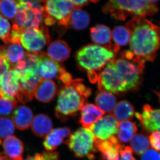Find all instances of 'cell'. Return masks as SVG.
<instances>
[{
  "mask_svg": "<svg viewBox=\"0 0 160 160\" xmlns=\"http://www.w3.org/2000/svg\"><path fill=\"white\" fill-rule=\"evenodd\" d=\"M126 27L130 33V51L144 62H153L159 48V27L141 16H133Z\"/></svg>",
  "mask_w": 160,
  "mask_h": 160,
  "instance_id": "cell-1",
  "label": "cell"
},
{
  "mask_svg": "<svg viewBox=\"0 0 160 160\" xmlns=\"http://www.w3.org/2000/svg\"><path fill=\"white\" fill-rule=\"evenodd\" d=\"M91 93V90L83 84L82 79L72 80L59 92L56 115L62 121L74 115L86 103Z\"/></svg>",
  "mask_w": 160,
  "mask_h": 160,
  "instance_id": "cell-2",
  "label": "cell"
},
{
  "mask_svg": "<svg viewBox=\"0 0 160 160\" xmlns=\"http://www.w3.org/2000/svg\"><path fill=\"white\" fill-rule=\"evenodd\" d=\"M115 55L113 51L106 47L89 45L78 51L76 60L79 65L87 72L90 81L95 83L97 82L98 72L104 69Z\"/></svg>",
  "mask_w": 160,
  "mask_h": 160,
  "instance_id": "cell-3",
  "label": "cell"
},
{
  "mask_svg": "<svg viewBox=\"0 0 160 160\" xmlns=\"http://www.w3.org/2000/svg\"><path fill=\"white\" fill-rule=\"evenodd\" d=\"M102 10L117 20L125 21L130 16L153 15L158 9L156 4L149 0H109Z\"/></svg>",
  "mask_w": 160,
  "mask_h": 160,
  "instance_id": "cell-4",
  "label": "cell"
},
{
  "mask_svg": "<svg viewBox=\"0 0 160 160\" xmlns=\"http://www.w3.org/2000/svg\"><path fill=\"white\" fill-rule=\"evenodd\" d=\"M120 75L126 81L128 90L138 86L140 75L145 67V62L130 51L123 52L120 57L112 60Z\"/></svg>",
  "mask_w": 160,
  "mask_h": 160,
  "instance_id": "cell-5",
  "label": "cell"
},
{
  "mask_svg": "<svg viewBox=\"0 0 160 160\" xmlns=\"http://www.w3.org/2000/svg\"><path fill=\"white\" fill-rule=\"evenodd\" d=\"M78 7L71 0H46L43 6L44 22L46 26L57 23L59 26L68 27L71 12Z\"/></svg>",
  "mask_w": 160,
  "mask_h": 160,
  "instance_id": "cell-6",
  "label": "cell"
},
{
  "mask_svg": "<svg viewBox=\"0 0 160 160\" xmlns=\"http://www.w3.org/2000/svg\"><path fill=\"white\" fill-rule=\"evenodd\" d=\"M18 2V11L12 30L19 35L25 29L39 28L43 21V7L32 5L26 2Z\"/></svg>",
  "mask_w": 160,
  "mask_h": 160,
  "instance_id": "cell-7",
  "label": "cell"
},
{
  "mask_svg": "<svg viewBox=\"0 0 160 160\" xmlns=\"http://www.w3.org/2000/svg\"><path fill=\"white\" fill-rule=\"evenodd\" d=\"M95 140V137L91 130L81 128L69 136L66 143L77 157H87L92 160L98 150Z\"/></svg>",
  "mask_w": 160,
  "mask_h": 160,
  "instance_id": "cell-8",
  "label": "cell"
},
{
  "mask_svg": "<svg viewBox=\"0 0 160 160\" xmlns=\"http://www.w3.org/2000/svg\"><path fill=\"white\" fill-rule=\"evenodd\" d=\"M97 82L99 91L115 93L128 90L126 81L112 60L106 64L102 71L98 75Z\"/></svg>",
  "mask_w": 160,
  "mask_h": 160,
  "instance_id": "cell-9",
  "label": "cell"
},
{
  "mask_svg": "<svg viewBox=\"0 0 160 160\" xmlns=\"http://www.w3.org/2000/svg\"><path fill=\"white\" fill-rule=\"evenodd\" d=\"M50 40L48 29L43 26L39 28L25 29L20 34V44L31 53L41 52L49 42Z\"/></svg>",
  "mask_w": 160,
  "mask_h": 160,
  "instance_id": "cell-10",
  "label": "cell"
},
{
  "mask_svg": "<svg viewBox=\"0 0 160 160\" xmlns=\"http://www.w3.org/2000/svg\"><path fill=\"white\" fill-rule=\"evenodd\" d=\"M21 74L17 69L11 68L0 76V98L17 101L19 91Z\"/></svg>",
  "mask_w": 160,
  "mask_h": 160,
  "instance_id": "cell-11",
  "label": "cell"
},
{
  "mask_svg": "<svg viewBox=\"0 0 160 160\" xmlns=\"http://www.w3.org/2000/svg\"><path fill=\"white\" fill-rule=\"evenodd\" d=\"M38 63V70L40 76L44 79H59L66 72V69L59 63L55 62L42 52L36 53Z\"/></svg>",
  "mask_w": 160,
  "mask_h": 160,
  "instance_id": "cell-12",
  "label": "cell"
},
{
  "mask_svg": "<svg viewBox=\"0 0 160 160\" xmlns=\"http://www.w3.org/2000/svg\"><path fill=\"white\" fill-rule=\"evenodd\" d=\"M119 122L111 114L103 116L92 127L91 131L98 139L104 141L117 134Z\"/></svg>",
  "mask_w": 160,
  "mask_h": 160,
  "instance_id": "cell-13",
  "label": "cell"
},
{
  "mask_svg": "<svg viewBox=\"0 0 160 160\" xmlns=\"http://www.w3.org/2000/svg\"><path fill=\"white\" fill-rule=\"evenodd\" d=\"M135 116L146 132L150 133L159 131V109H152L149 105L146 104L143 106L142 112H137Z\"/></svg>",
  "mask_w": 160,
  "mask_h": 160,
  "instance_id": "cell-14",
  "label": "cell"
},
{
  "mask_svg": "<svg viewBox=\"0 0 160 160\" xmlns=\"http://www.w3.org/2000/svg\"><path fill=\"white\" fill-rule=\"evenodd\" d=\"M90 35L92 42L96 44L106 47L116 54L120 47L115 44H112V32L107 26L98 25L91 28Z\"/></svg>",
  "mask_w": 160,
  "mask_h": 160,
  "instance_id": "cell-15",
  "label": "cell"
},
{
  "mask_svg": "<svg viewBox=\"0 0 160 160\" xmlns=\"http://www.w3.org/2000/svg\"><path fill=\"white\" fill-rule=\"evenodd\" d=\"M95 146L101 152L102 160H119V150L121 145L118 138L112 137L102 141L95 138Z\"/></svg>",
  "mask_w": 160,
  "mask_h": 160,
  "instance_id": "cell-16",
  "label": "cell"
},
{
  "mask_svg": "<svg viewBox=\"0 0 160 160\" xmlns=\"http://www.w3.org/2000/svg\"><path fill=\"white\" fill-rule=\"evenodd\" d=\"M80 112L79 123L83 128L90 130L94 124L102 118L105 114L96 105L87 103L83 105Z\"/></svg>",
  "mask_w": 160,
  "mask_h": 160,
  "instance_id": "cell-17",
  "label": "cell"
},
{
  "mask_svg": "<svg viewBox=\"0 0 160 160\" xmlns=\"http://www.w3.org/2000/svg\"><path fill=\"white\" fill-rule=\"evenodd\" d=\"M57 92L56 85L51 80L42 79L35 88L33 96L43 103H49L55 97Z\"/></svg>",
  "mask_w": 160,
  "mask_h": 160,
  "instance_id": "cell-18",
  "label": "cell"
},
{
  "mask_svg": "<svg viewBox=\"0 0 160 160\" xmlns=\"http://www.w3.org/2000/svg\"><path fill=\"white\" fill-rule=\"evenodd\" d=\"M3 148L8 160H23L24 145L16 137L12 135L5 139Z\"/></svg>",
  "mask_w": 160,
  "mask_h": 160,
  "instance_id": "cell-19",
  "label": "cell"
},
{
  "mask_svg": "<svg viewBox=\"0 0 160 160\" xmlns=\"http://www.w3.org/2000/svg\"><path fill=\"white\" fill-rule=\"evenodd\" d=\"M71 135L70 129L66 127L52 129L45 138L43 146L48 151H53Z\"/></svg>",
  "mask_w": 160,
  "mask_h": 160,
  "instance_id": "cell-20",
  "label": "cell"
},
{
  "mask_svg": "<svg viewBox=\"0 0 160 160\" xmlns=\"http://www.w3.org/2000/svg\"><path fill=\"white\" fill-rule=\"evenodd\" d=\"M33 118V113L30 108L22 106L15 109L12 120L15 127L21 130L29 129Z\"/></svg>",
  "mask_w": 160,
  "mask_h": 160,
  "instance_id": "cell-21",
  "label": "cell"
},
{
  "mask_svg": "<svg viewBox=\"0 0 160 160\" xmlns=\"http://www.w3.org/2000/svg\"><path fill=\"white\" fill-rule=\"evenodd\" d=\"M70 51L69 45L66 42L58 40L50 44L47 50V55L57 62H62L69 58Z\"/></svg>",
  "mask_w": 160,
  "mask_h": 160,
  "instance_id": "cell-22",
  "label": "cell"
},
{
  "mask_svg": "<svg viewBox=\"0 0 160 160\" xmlns=\"http://www.w3.org/2000/svg\"><path fill=\"white\" fill-rule=\"evenodd\" d=\"M32 130L37 136L45 138L52 129V123L47 115L39 114L33 117L31 123Z\"/></svg>",
  "mask_w": 160,
  "mask_h": 160,
  "instance_id": "cell-23",
  "label": "cell"
},
{
  "mask_svg": "<svg viewBox=\"0 0 160 160\" xmlns=\"http://www.w3.org/2000/svg\"><path fill=\"white\" fill-rule=\"evenodd\" d=\"M96 106L104 113L111 114L117 104V98L113 93L100 91L95 98Z\"/></svg>",
  "mask_w": 160,
  "mask_h": 160,
  "instance_id": "cell-24",
  "label": "cell"
},
{
  "mask_svg": "<svg viewBox=\"0 0 160 160\" xmlns=\"http://www.w3.org/2000/svg\"><path fill=\"white\" fill-rule=\"evenodd\" d=\"M111 114L118 122L130 121L135 114L133 106L126 100H123L117 103Z\"/></svg>",
  "mask_w": 160,
  "mask_h": 160,
  "instance_id": "cell-25",
  "label": "cell"
},
{
  "mask_svg": "<svg viewBox=\"0 0 160 160\" xmlns=\"http://www.w3.org/2000/svg\"><path fill=\"white\" fill-rule=\"evenodd\" d=\"M90 21L88 12L78 7L71 12L69 26L77 30H82L88 27Z\"/></svg>",
  "mask_w": 160,
  "mask_h": 160,
  "instance_id": "cell-26",
  "label": "cell"
},
{
  "mask_svg": "<svg viewBox=\"0 0 160 160\" xmlns=\"http://www.w3.org/2000/svg\"><path fill=\"white\" fill-rule=\"evenodd\" d=\"M5 46V52L11 67H13L25 58L26 53L20 42H14Z\"/></svg>",
  "mask_w": 160,
  "mask_h": 160,
  "instance_id": "cell-27",
  "label": "cell"
},
{
  "mask_svg": "<svg viewBox=\"0 0 160 160\" xmlns=\"http://www.w3.org/2000/svg\"><path fill=\"white\" fill-rule=\"evenodd\" d=\"M135 124L130 121L119 122L118 139L120 142L128 143L131 141L137 132Z\"/></svg>",
  "mask_w": 160,
  "mask_h": 160,
  "instance_id": "cell-28",
  "label": "cell"
},
{
  "mask_svg": "<svg viewBox=\"0 0 160 160\" xmlns=\"http://www.w3.org/2000/svg\"><path fill=\"white\" fill-rule=\"evenodd\" d=\"M131 141L130 148L132 151L138 155H142L150 147L148 138L142 133L136 134Z\"/></svg>",
  "mask_w": 160,
  "mask_h": 160,
  "instance_id": "cell-29",
  "label": "cell"
},
{
  "mask_svg": "<svg viewBox=\"0 0 160 160\" xmlns=\"http://www.w3.org/2000/svg\"><path fill=\"white\" fill-rule=\"evenodd\" d=\"M112 39L119 47L126 46L130 41V32L126 26H116L112 32Z\"/></svg>",
  "mask_w": 160,
  "mask_h": 160,
  "instance_id": "cell-30",
  "label": "cell"
},
{
  "mask_svg": "<svg viewBox=\"0 0 160 160\" xmlns=\"http://www.w3.org/2000/svg\"><path fill=\"white\" fill-rule=\"evenodd\" d=\"M18 9L17 0H1L0 12L6 18L14 19Z\"/></svg>",
  "mask_w": 160,
  "mask_h": 160,
  "instance_id": "cell-31",
  "label": "cell"
},
{
  "mask_svg": "<svg viewBox=\"0 0 160 160\" xmlns=\"http://www.w3.org/2000/svg\"><path fill=\"white\" fill-rule=\"evenodd\" d=\"M12 120L6 117H0V139H5L11 136L15 131Z\"/></svg>",
  "mask_w": 160,
  "mask_h": 160,
  "instance_id": "cell-32",
  "label": "cell"
},
{
  "mask_svg": "<svg viewBox=\"0 0 160 160\" xmlns=\"http://www.w3.org/2000/svg\"><path fill=\"white\" fill-rule=\"evenodd\" d=\"M17 101H11L0 98V117L9 115L16 108Z\"/></svg>",
  "mask_w": 160,
  "mask_h": 160,
  "instance_id": "cell-33",
  "label": "cell"
},
{
  "mask_svg": "<svg viewBox=\"0 0 160 160\" xmlns=\"http://www.w3.org/2000/svg\"><path fill=\"white\" fill-rule=\"evenodd\" d=\"M11 26L8 20L0 14V39L8 45L10 40Z\"/></svg>",
  "mask_w": 160,
  "mask_h": 160,
  "instance_id": "cell-34",
  "label": "cell"
},
{
  "mask_svg": "<svg viewBox=\"0 0 160 160\" xmlns=\"http://www.w3.org/2000/svg\"><path fill=\"white\" fill-rule=\"evenodd\" d=\"M25 160H59V156L57 152L47 151L29 157Z\"/></svg>",
  "mask_w": 160,
  "mask_h": 160,
  "instance_id": "cell-35",
  "label": "cell"
},
{
  "mask_svg": "<svg viewBox=\"0 0 160 160\" xmlns=\"http://www.w3.org/2000/svg\"><path fill=\"white\" fill-rule=\"evenodd\" d=\"M11 66L6 58L5 46H0V76L10 69Z\"/></svg>",
  "mask_w": 160,
  "mask_h": 160,
  "instance_id": "cell-36",
  "label": "cell"
},
{
  "mask_svg": "<svg viewBox=\"0 0 160 160\" xmlns=\"http://www.w3.org/2000/svg\"><path fill=\"white\" fill-rule=\"evenodd\" d=\"M119 153L121 155L120 160H136L132 155V150L129 146H121Z\"/></svg>",
  "mask_w": 160,
  "mask_h": 160,
  "instance_id": "cell-37",
  "label": "cell"
},
{
  "mask_svg": "<svg viewBox=\"0 0 160 160\" xmlns=\"http://www.w3.org/2000/svg\"><path fill=\"white\" fill-rule=\"evenodd\" d=\"M149 142L152 147L157 151L160 150V132L156 131L152 132L149 138Z\"/></svg>",
  "mask_w": 160,
  "mask_h": 160,
  "instance_id": "cell-38",
  "label": "cell"
},
{
  "mask_svg": "<svg viewBox=\"0 0 160 160\" xmlns=\"http://www.w3.org/2000/svg\"><path fill=\"white\" fill-rule=\"evenodd\" d=\"M141 160H160V154L158 151L149 149L142 155Z\"/></svg>",
  "mask_w": 160,
  "mask_h": 160,
  "instance_id": "cell-39",
  "label": "cell"
},
{
  "mask_svg": "<svg viewBox=\"0 0 160 160\" xmlns=\"http://www.w3.org/2000/svg\"><path fill=\"white\" fill-rule=\"evenodd\" d=\"M100 0H71L75 6L81 8L82 6H86L90 3H97Z\"/></svg>",
  "mask_w": 160,
  "mask_h": 160,
  "instance_id": "cell-40",
  "label": "cell"
},
{
  "mask_svg": "<svg viewBox=\"0 0 160 160\" xmlns=\"http://www.w3.org/2000/svg\"><path fill=\"white\" fill-rule=\"evenodd\" d=\"M0 160H8L6 158V156L4 155L0 154Z\"/></svg>",
  "mask_w": 160,
  "mask_h": 160,
  "instance_id": "cell-41",
  "label": "cell"
},
{
  "mask_svg": "<svg viewBox=\"0 0 160 160\" xmlns=\"http://www.w3.org/2000/svg\"><path fill=\"white\" fill-rule=\"evenodd\" d=\"M149 1L152 3L156 4V3L158 1H159V0H149Z\"/></svg>",
  "mask_w": 160,
  "mask_h": 160,
  "instance_id": "cell-42",
  "label": "cell"
},
{
  "mask_svg": "<svg viewBox=\"0 0 160 160\" xmlns=\"http://www.w3.org/2000/svg\"><path fill=\"white\" fill-rule=\"evenodd\" d=\"M39 1L40 2H41V3H42H42H44V2H45V1H46V0H39Z\"/></svg>",
  "mask_w": 160,
  "mask_h": 160,
  "instance_id": "cell-43",
  "label": "cell"
},
{
  "mask_svg": "<svg viewBox=\"0 0 160 160\" xmlns=\"http://www.w3.org/2000/svg\"><path fill=\"white\" fill-rule=\"evenodd\" d=\"M0 2H1V0H0Z\"/></svg>",
  "mask_w": 160,
  "mask_h": 160,
  "instance_id": "cell-44",
  "label": "cell"
}]
</instances>
